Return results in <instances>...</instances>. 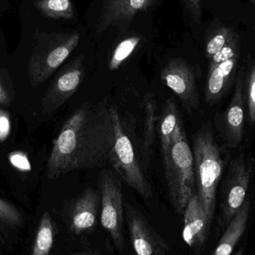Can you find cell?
<instances>
[{"instance_id":"1","label":"cell","mask_w":255,"mask_h":255,"mask_svg":"<svg viewBox=\"0 0 255 255\" xmlns=\"http://www.w3.org/2000/svg\"><path fill=\"white\" fill-rule=\"evenodd\" d=\"M114 142L110 106L106 101L84 103L54 139L46 175L53 180L73 171L102 167L109 161Z\"/></svg>"},{"instance_id":"2","label":"cell","mask_w":255,"mask_h":255,"mask_svg":"<svg viewBox=\"0 0 255 255\" xmlns=\"http://www.w3.org/2000/svg\"><path fill=\"white\" fill-rule=\"evenodd\" d=\"M196 193L210 224L212 223L217 206V188L223 176L224 161L212 128L202 126L193 138Z\"/></svg>"},{"instance_id":"3","label":"cell","mask_w":255,"mask_h":255,"mask_svg":"<svg viewBox=\"0 0 255 255\" xmlns=\"http://www.w3.org/2000/svg\"><path fill=\"white\" fill-rule=\"evenodd\" d=\"M162 157L169 200L175 212L183 215L196 190L193 150L187 140L184 124L177 130L167 153Z\"/></svg>"},{"instance_id":"4","label":"cell","mask_w":255,"mask_h":255,"mask_svg":"<svg viewBox=\"0 0 255 255\" xmlns=\"http://www.w3.org/2000/svg\"><path fill=\"white\" fill-rule=\"evenodd\" d=\"M110 112L115 130V142L109 162L124 182L142 199L148 200L152 197V190L144 172L145 167L140 156H138L135 149L131 130L116 106H110Z\"/></svg>"},{"instance_id":"5","label":"cell","mask_w":255,"mask_h":255,"mask_svg":"<svg viewBox=\"0 0 255 255\" xmlns=\"http://www.w3.org/2000/svg\"><path fill=\"white\" fill-rule=\"evenodd\" d=\"M80 40L78 31L36 34L28 64L31 85L37 87L44 83L77 47Z\"/></svg>"},{"instance_id":"6","label":"cell","mask_w":255,"mask_h":255,"mask_svg":"<svg viewBox=\"0 0 255 255\" xmlns=\"http://www.w3.org/2000/svg\"><path fill=\"white\" fill-rule=\"evenodd\" d=\"M253 171L252 157L242 153L229 163L221 188L218 233L224 232L228 225L247 199Z\"/></svg>"},{"instance_id":"7","label":"cell","mask_w":255,"mask_h":255,"mask_svg":"<svg viewBox=\"0 0 255 255\" xmlns=\"http://www.w3.org/2000/svg\"><path fill=\"white\" fill-rule=\"evenodd\" d=\"M98 184L101 196L102 226L110 235L118 250H123L125 244V204L121 178L114 171L105 169L99 175Z\"/></svg>"},{"instance_id":"8","label":"cell","mask_w":255,"mask_h":255,"mask_svg":"<svg viewBox=\"0 0 255 255\" xmlns=\"http://www.w3.org/2000/svg\"><path fill=\"white\" fill-rule=\"evenodd\" d=\"M85 77L84 55L69 62L55 76L41 102L42 113L56 112L78 91Z\"/></svg>"},{"instance_id":"9","label":"cell","mask_w":255,"mask_h":255,"mask_svg":"<svg viewBox=\"0 0 255 255\" xmlns=\"http://www.w3.org/2000/svg\"><path fill=\"white\" fill-rule=\"evenodd\" d=\"M162 82L181 100L187 111L199 109V97L193 67L182 58H171L160 72Z\"/></svg>"},{"instance_id":"10","label":"cell","mask_w":255,"mask_h":255,"mask_svg":"<svg viewBox=\"0 0 255 255\" xmlns=\"http://www.w3.org/2000/svg\"><path fill=\"white\" fill-rule=\"evenodd\" d=\"M235 92L227 109L221 114L217 124L220 134L229 148H235L242 142L244 133V69L236 76Z\"/></svg>"},{"instance_id":"11","label":"cell","mask_w":255,"mask_h":255,"mask_svg":"<svg viewBox=\"0 0 255 255\" xmlns=\"http://www.w3.org/2000/svg\"><path fill=\"white\" fill-rule=\"evenodd\" d=\"M129 235L136 255H166L169 247L137 210L125 204Z\"/></svg>"},{"instance_id":"12","label":"cell","mask_w":255,"mask_h":255,"mask_svg":"<svg viewBox=\"0 0 255 255\" xmlns=\"http://www.w3.org/2000/svg\"><path fill=\"white\" fill-rule=\"evenodd\" d=\"M101 208V196L92 187H88L72 203L70 229L75 235L92 232L95 229Z\"/></svg>"},{"instance_id":"13","label":"cell","mask_w":255,"mask_h":255,"mask_svg":"<svg viewBox=\"0 0 255 255\" xmlns=\"http://www.w3.org/2000/svg\"><path fill=\"white\" fill-rule=\"evenodd\" d=\"M156 0H106L97 22V31L103 33L109 27L122 25L140 11L154 5Z\"/></svg>"},{"instance_id":"14","label":"cell","mask_w":255,"mask_h":255,"mask_svg":"<svg viewBox=\"0 0 255 255\" xmlns=\"http://www.w3.org/2000/svg\"><path fill=\"white\" fill-rule=\"evenodd\" d=\"M183 216L184 243L193 250H202L208 239L211 224L201 206L196 190L189 199Z\"/></svg>"},{"instance_id":"15","label":"cell","mask_w":255,"mask_h":255,"mask_svg":"<svg viewBox=\"0 0 255 255\" xmlns=\"http://www.w3.org/2000/svg\"><path fill=\"white\" fill-rule=\"evenodd\" d=\"M240 55L208 67L205 84V100L209 105L218 103L226 95L232 82L236 79Z\"/></svg>"},{"instance_id":"16","label":"cell","mask_w":255,"mask_h":255,"mask_svg":"<svg viewBox=\"0 0 255 255\" xmlns=\"http://www.w3.org/2000/svg\"><path fill=\"white\" fill-rule=\"evenodd\" d=\"M251 212V200L247 198L223 232V236L211 255H232L247 230Z\"/></svg>"},{"instance_id":"17","label":"cell","mask_w":255,"mask_h":255,"mask_svg":"<svg viewBox=\"0 0 255 255\" xmlns=\"http://www.w3.org/2000/svg\"><path fill=\"white\" fill-rule=\"evenodd\" d=\"M143 107V125L139 153L142 164L145 169H146L151 160L159 118V116H157V103L152 94H147L145 96Z\"/></svg>"},{"instance_id":"18","label":"cell","mask_w":255,"mask_h":255,"mask_svg":"<svg viewBox=\"0 0 255 255\" xmlns=\"http://www.w3.org/2000/svg\"><path fill=\"white\" fill-rule=\"evenodd\" d=\"M182 125V119L175 100L173 97L168 98L163 105L157 124L162 156L167 153L177 130Z\"/></svg>"},{"instance_id":"19","label":"cell","mask_w":255,"mask_h":255,"mask_svg":"<svg viewBox=\"0 0 255 255\" xmlns=\"http://www.w3.org/2000/svg\"><path fill=\"white\" fill-rule=\"evenodd\" d=\"M55 229L49 213L42 216L34 240L31 255H49L53 247Z\"/></svg>"},{"instance_id":"20","label":"cell","mask_w":255,"mask_h":255,"mask_svg":"<svg viewBox=\"0 0 255 255\" xmlns=\"http://www.w3.org/2000/svg\"><path fill=\"white\" fill-rule=\"evenodd\" d=\"M35 5L48 18L71 19L74 16L72 0H37Z\"/></svg>"},{"instance_id":"21","label":"cell","mask_w":255,"mask_h":255,"mask_svg":"<svg viewBox=\"0 0 255 255\" xmlns=\"http://www.w3.org/2000/svg\"><path fill=\"white\" fill-rule=\"evenodd\" d=\"M141 41L139 36H132L122 40L115 48L109 63L111 71L118 70L122 64L132 55Z\"/></svg>"},{"instance_id":"22","label":"cell","mask_w":255,"mask_h":255,"mask_svg":"<svg viewBox=\"0 0 255 255\" xmlns=\"http://www.w3.org/2000/svg\"><path fill=\"white\" fill-rule=\"evenodd\" d=\"M23 223L19 210L7 201L0 198V238L9 230H13Z\"/></svg>"},{"instance_id":"23","label":"cell","mask_w":255,"mask_h":255,"mask_svg":"<svg viewBox=\"0 0 255 255\" xmlns=\"http://www.w3.org/2000/svg\"><path fill=\"white\" fill-rule=\"evenodd\" d=\"M236 34L233 28L226 27H222L217 32L214 33V35L207 42L205 51L208 59H211L216 54L218 53Z\"/></svg>"},{"instance_id":"24","label":"cell","mask_w":255,"mask_h":255,"mask_svg":"<svg viewBox=\"0 0 255 255\" xmlns=\"http://www.w3.org/2000/svg\"><path fill=\"white\" fill-rule=\"evenodd\" d=\"M247 104L249 118L252 124H255V60L249 55L247 71Z\"/></svg>"},{"instance_id":"25","label":"cell","mask_w":255,"mask_h":255,"mask_svg":"<svg viewBox=\"0 0 255 255\" xmlns=\"http://www.w3.org/2000/svg\"><path fill=\"white\" fill-rule=\"evenodd\" d=\"M10 131V118L5 111L0 109V142L4 141Z\"/></svg>"},{"instance_id":"26","label":"cell","mask_w":255,"mask_h":255,"mask_svg":"<svg viewBox=\"0 0 255 255\" xmlns=\"http://www.w3.org/2000/svg\"><path fill=\"white\" fill-rule=\"evenodd\" d=\"M189 12L196 23L199 24L202 20V5L201 0H184Z\"/></svg>"},{"instance_id":"27","label":"cell","mask_w":255,"mask_h":255,"mask_svg":"<svg viewBox=\"0 0 255 255\" xmlns=\"http://www.w3.org/2000/svg\"><path fill=\"white\" fill-rule=\"evenodd\" d=\"M10 103V98L2 85L0 83V105L7 106Z\"/></svg>"},{"instance_id":"28","label":"cell","mask_w":255,"mask_h":255,"mask_svg":"<svg viewBox=\"0 0 255 255\" xmlns=\"http://www.w3.org/2000/svg\"><path fill=\"white\" fill-rule=\"evenodd\" d=\"M233 255H244V250H243V249H241L239 251L237 252V253Z\"/></svg>"},{"instance_id":"29","label":"cell","mask_w":255,"mask_h":255,"mask_svg":"<svg viewBox=\"0 0 255 255\" xmlns=\"http://www.w3.org/2000/svg\"><path fill=\"white\" fill-rule=\"evenodd\" d=\"M87 255V254H73V255Z\"/></svg>"},{"instance_id":"30","label":"cell","mask_w":255,"mask_h":255,"mask_svg":"<svg viewBox=\"0 0 255 255\" xmlns=\"http://www.w3.org/2000/svg\"><path fill=\"white\" fill-rule=\"evenodd\" d=\"M250 1H251L252 2L254 3V4H255V0H250Z\"/></svg>"}]
</instances>
